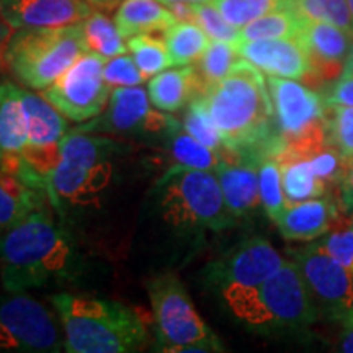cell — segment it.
Segmentation results:
<instances>
[{
  "mask_svg": "<svg viewBox=\"0 0 353 353\" xmlns=\"http://www.w3.org/2000/svg\"><path fill=\"white\" fill-rule=\"evenodd\" d=\"M51 208V203L39 206L0 239V281L7 293H25L81 276L83 259L77 242Z\"/></svg>",
  "mask_w": 353,
  "mask_h": 353,
  "instance_id": "cell-1",
  "label": "cell"
},
{
  "mask_svg": "<svg viewBox=\"0 0 353 353\" xmlns=\"http://www.w3.org/2000/svg\"><path fill=\"white\" fill-rule=\"evenodd\" d=\"M198 99L213 118L226 149L263 159L275 157L283 145L262 70L242 57L226 77L206 85Z\"/></svg>",
  "mask_w": 353,
  "mask_h": 353,
  "instance_id": "cell-2",
  "label": "cell"
},
{
  "mask_svg": "<svg viewBox=\"0 0 353 353\" xmlns=\"http://www.w3.org/2000/svg\"><path fill=\"white\" fill-rule=\"evenodd\" d=\"M151 216L156 228L174 242L192 249L208 232L232 228L236 218L228 210L214 172L170 167L151 192Z\"/></svg>",
  "mask_w": 353,
  "mask_h": 353,
  "instance_id": "cell-3",
  "label": "cell"
},
{
  "mask_svg": "<svg viewBox=\"0 0 353 353\" xmlns=\"http://www.w3.org/2000/svg\"><path fill=\"white\" fill-rule=\"evenodd\" d=\"M64 330V352L131 353L148 343L144 322L125 304L61 293L50 298Z\"/></svg>",
  "mask_w": 353,
  "mask_h": 353,
  "instance_id": "cell-4",
  "label": "cell"
},
{
  "mask_svg": "<svg viewBox=\"0 0 353 353\" xmlns=\"http://www.w3.org/2000/svg\"><path fill=\"white\" fill-rule=\"evenodd\" d=\"M123 148L113 139L97 138L90 132L74 131L59 143V162L48 176V196L52 210L64 216L95 203L113 176V156Z\"/></svg>",
  "mask_w": 353,
  "mask_h": 353,
  "instance_id": "cell-5",
  "label": "cell"
},
{
  "mask_svg": "<svg viewBox=\"0 0 353 353\" xmlns=\"http://www.w3.org/2000/svg\"><path fill=\"white\" fill-rule=\"evenodd\" d=\"M223 301L237 321L260 332L301 330L319 316L293 260H286L262 285L237 291Z\"/></svg>",
  "mask_w": 353,
  "mask_h": 353,
  "instance_id": "cell-6",
  "label": "cell"
},
{
  "mask_svg": "<svg viewBox=\"0 0 353 353\" xmlns=\"http://www.w3.org/2000/svg\"><path fill=\"white\" fill-rule=\"evenodd\" d=\"M87 51L82 23L17 30L7 50V69L32 90H46Z\"/></svg>",
  "mask_w": 353,
  "mask_h": 353,
  "instance_id": "cell-7",
  "label": "cell"
},
{
  "mask_svg": "<svg viewBox=\"0 0 353 353\" xmlns=\"http://www.w3.org/2000/svg\"><path fill=\"white\" fill-rule=\"evenodd\" d=\"M156 321V352H223L224 347L193 306L174 272H161L148 281Z\"/></svg>",
  "mask_w": 353,
  "mask_h": 353,
  "instance_id": "cell-8",
  "label": "cell"
},
{
  "mask_svg": "<svg viewBox=\"0 0 353 353\" xmlns=\"http://www.w3.org/2000/svg\"><path fill=\"white\" fill-rule=\"evenodd\" d=\"M65 347L61 319L25 293L0 296V352L57 353Z\"/></svg>",
  "mask_w": 353,
  "mask_h": 353,
  "instance_id": "cell-9",
  "label": "cell"
},
{
  "mask_svg": "<svg viewBox=\"0 0 353 353\" xmlns=\"http://www.w3.org/2000/svg\"><path fill=\"white\" fill-rule=\"evenodd\" d=\"M317 311L329 319L353 325V276L330 255L322 242L311 241L307 245L291 250Z\"/></svg>",
  "mask_w": 353,
  "mask_h": 353,
  "instance_id": "cell-10",
  "label": "cell"
},
{
  "mask_svg": "<svg viewBox=\"0 0 353 353\" xmlns=\"http://www.w3.org/2000/svg\"><path fill=\"white\" fill-rule=\"evenodd\" d=\"M180 128L182 125L170 113L152 110L148 90L138 85L114 87L107 110L88 125L79 126L77 131L169 141Z\"/></svg>",
  "mask_w": 353,
  "mask_h": 353,
  "instance_id": "cell-11",
  "label": "cell"
},
{
  "mask_svg": "<svg viewBox=\"0 0 353 353\" xmlns=\"http://www.w3.org/2000/svg\"><path fill=\"white\" fill-rule=\"evenodd\" d=\"M105 63V57L87 51L41 95L70 121L94 120L103 113L112 94L103 77Z\"/></svg>",
  "mask_w": 353,
  "mask_h": 353,
  "instance_id": "cell-12",
  "label": "cell"
},
{
  "mask_svg": "<svg viewBox=\"0 0 353 353\" xmlns=\"http://www.w3.org/2000/svg\"><path fill=\"white\" fill-rule=\"evenodd\" d=\"M285 262L267 239L252 237L210 263L205 270V280L218 291L221 299H224L237 291L262 285L275 275Z\"/></svg>",
  "mask_w": 353,
  "mask_h": 353,
  "instance_id": "cell-13",
  "label": "cell"
},
{
  "mask_svg": "<svg viewBox=\"0 0 353 353\" xmlns=\"http://www.w3.org/2000/svg\"><path fill=\"white\" fill-rule=\"evenodd\" d=\"M267 85L273 105L275 130L283 144L324 121L325 100L296 79L268 76Z\"/></svg>",
  "mask_w": 353,
  "mask_h": 353,
  "instance_id": "cell-14",
  "label": "cell"
},
{
  "mask_svg": "<svg viewBox=\"0 0 353 353\" xmlns=\"http://www.w3.org/2000/svg\"><path fill=\"white\" fill-rule=\"evenodd\" d=\"M309 59L304 79L312 83L337 81L343 74L352 50L353 33L324 21H304L296 37Z\"/></svg>",
  "mask_w": 353,
  "mask_h": 353,
  "instance_id": "cell-15",
  "label": "cell"
},
{
  "mask_svg": "<svg viewBox=\"0 0 353 353\" xmlns=\"http://www.w3.org/2000/svg\"><path fill=\"white\" fill-rule=\"evenodd\" d=\"M259 164L260 159L250 154L234 152L226 149L221 154V162L214 170L228 210L236 219L245 218L259 208Z\"/></svg>",
  "mask_w": 353,
  "mask_h": 353,
  "instance_id": "cell-16",
  "label": "cell"
},
{
  "mask_svg": "<svg viewBox=\"0 0 353 353\" xmlns=\"http://www.w3.org/2000/svg\"><path fill=\"white\" fill-rule=\"evenodd\" d=\"M0 12L15 30L81 23L94 12L88 0H0Z\"/></svg>",
  "mask_w": 353,
  "mask_h": 353,
  "instance_id": "cell-17",
  "label": "cell"
},
{
  "mask_svg": "<svg viewBox=\"0 0 353 353\" xmlns=\"http://www.w3.org/2000/svg\"><path fill=\"white\" fill-rule=\"evenodd\" d=\"M242 59L273 77L304 79L309 59L298 38L259 39L236 44Z\"/></svg>",
  "mask_w": 353,
  "mask_h": 353,
  "instance_id": "cell-18",
  "label": "cell"
},
{
  "mask_svg": "<svg viewBox=\"0 0 353 353\" xmlns=\"http://www.w3.org/2000/svg\"><path fill=\"white\" fill-rule=\"evenodd\" d=\"M339 213L337 203L330 198H312L288 203L275 224L286 241L311 242L329 232Z\"/></svg>",
  "mask_w": 353,
  "mask_h": 353,
  "instance_id": "cell-19",
  "label": "cell"
},
{
  "mask_svg": "<svg viewBox=\"0 0 353 353\" xmlns=\"http://www.w3.org/2000/svg\"><path fill=\"white\" fill-rule=\"evenodd\" d=\"M200 74L192 65H174L149 79L148 95L151 103L161 112L174 113L187 107L205 90Z\"/></svg>",
  "mask_w": 353,
  "mask_h": 353,
  "instance_id": "cell-20",
  "label": "cell"
},
{
  "mask_svg": "<svg viewBox=\"0 0 353 353\" xmlns=\"http://www.w3.org/2000/svg\"><path fill=\"white\" fill-rule=\"evenodd\" d=\"M23 90L7 79L0 81V156L21 154L28 144Z\"/></svg>",
  "mask_w": 353,
  "mask_h": 353,
  "instance_id": "cell-21",
  "label": "cell"
},
{
  "mask_svg": "<svg viewBox=\"0 0 353 353\" xmlns=\"http://www.w3.org/2000/svg\"><path fill=\"white\" fill-rule=\"evenodd\" d=\"M275 159L280 164L286 203L312 200L329 193L330 187L317 176L307 154H296L281 148Z\"/></svg>",
  "mask_w": 353,
  "mask_h": 353,
  "instance_id": "cell-22",
  "label": "cell"
},
{
  "mask_svg": "<svg viewBox=\"0 0 353 353\" xmlns=\"http://www.w3.org/2000/svg\"><path fill=\"white\" fill-rule=\"evenodd\" d=\"M175 15L159 0H121L114 15V23L123 38L143 33H165L176 23Z\"/></svg>",
  "mask_w": 353,
  "mask_h": 353,
  "instance_id": "cell-23",
  "label": "cell"
},
{
  "mask_svg": "<svg viewBox=\"0 0 353 353\" xmlns=\"http://www.w3.org/2000/svg\"><path fill=\"white\" fill-rule=\"evenodd\" d=\"M48 203V193L28 187L15 175L0 169V239L32 211Z\"/></svg>",
  "mask_w": 353,
  "mask_h": 353,
  "instance_id": "cell-24",
  "label": "cell"
},
{
  "mask_svg": "<svg viewBox=\"0 0 353 353\" xmlns=\"http://www.w3.org/2000/svg\"><path fill=\"white\" fill-rule=\"evenodd\" d=\"M26 120H28V144L26 148H43L57 144L68 134L69 125L43 95L23 90Z\"/></svg>",
  "mask_w": 353,
  "mask_h": 353,
  "instance_id": "cell-25",
  "label": "cell"
},
{
  "mask_svg": "<svg viewBox=\"0 0 353 353\" xmlns=\"http://www.w3.org/2000/svg\"><path fill=\"white\" fill-rule=\"evenodd\" d=\"M172 65H188L200 59L210 44V37L195 21H176L164 33Z\"/></svg>",
  "mask_w": 353,
  "mask_h": 353,
  "instance_id": "cell-26",
  "label": "cell"
},
{
  "mask_svg": "<svg viewBox=\"0 0 353 353\" xmlns=\"http://www.w3.org/2000/svg\"><path fill=\"white\" fill-rule=\"evenodd\" d=\"M303 23L304 21L296 13L290 10L288 7L281 6L276 10L265 13L260 19L242 26L239 43L259 41V39L296 38Z\"/></svg>",
  "mask_w": 353,
  "mask_h": 353,
  "instance_id": "cell-27",
  "label": "cell"
},
{
  "mask_svg": "<svg viewBox=\"0 0 353 353\" xmlns=\"http://www.w3.org/2000/svg\"><path fill=\"white\" fill-rule=\"evenodd\" d=\"M82 23L83 39L88 51L97 52L105 59L126 54L128 44L118 32V26L105 13L92 12Z\"/></svg>",
  "mask_w": 353,
  "mask_h": 353,
  "instance_id": "cell-28",
  "label": "cell"
},
{
  "mask_svg": "<svg viewBox=\"0 0 353 353\" xmlns=\"http://www.w3.org/2000/svg\"><path fill=\"white\" fill-rule=\"evenodd\" d=\"M169 151L174 161L172 167L214 172L221 162V154L193 138L183 126L169 139Z\"/></svg>",
  "mask_w": 353,
  "mask_h": 353,
  "instance_id": "cell-29",
  "label": "cell"
},
{
  "mask_svg": "<svg viewBox=\"0 0 353 353\" xmlns=\"http://www.w3.org/2000/svg\"><path fill=\"white\" fill-rule=\"evenodd\" d=\"M281 6L293 10L303 21H324L353 33V17L347 0H288Z\"/></svg>",
  "mask_w": 353,
  "mask_h": 353,
  "instance_id": "cell-30",
  "label": "cell"
},
{
  "mask_svg": "<svg viewBox=\"0 0 353 353\" xmlns=\"http://www.w3.org/2000/svg\"><path fill=\"white\" fill-rule=\"evenodd\" d=\"M128 50L143 76L151 79L162 70L172 68V59L167 50L165 39L152 37V33L136 34L128 38Z\"/></svg>",
  "mask_w": 353,
  "mask_h": 353,
  "instance_id": "cell-31",
  "label": "cell"
},
{
  "mask_svg": "<svg viewBox=\"0 0 353 353\" xmlns=\"http://www.w3.org/2000/svg\"><path fill=\"white\" fill-rule=\"evenodd\" d=\"M260 203L268 218L276 223L286 208V196L281 183L280 164L275 157H263L259 164Z\"/></svg>",
  "mask_w": 353,
  "mask_h": 353,
  "instance_id": "cell-32",
  "label": "cell"
},
{
  "mask_svg": "<svg viewBox=\"0 0 353 353\" xmlns=\"http://www.w3.org/2000/svg\"><path fill=\"white\" fill-rule=\"evenodd\" d=\"M241 61L237 46L231 43L214 41L211 39L206 51L198 59V74L205 85L214 83L228 76L234 69V65Z\"/></svg>",
  "mask_w": 353,
  "mask_h": 353,
  "instance_id": "cell-33",
  "label": "cell"
},
{
  "mask_svg": "<svg viewBox=\"0 0 353 353\" xmlns=\"http://www.w3.org/2000/svg\"><path fill=\"white\" fill-rule=\"evenodd\" d=\"M183 130L192 134L193 138L200 141L205 145L213 149V151L223 154L226 151V145H224L223 136L218 128H216L213 118L208 113V110L205 108L203 101L195 97L190 103L187 105L183 117Z\"/></svg>",
  "mask_w": 353,
  "mask_h": 353,
  "instance_id": "cell-34",
  "label": "cell"
},
{
  "mask_svg": "<svg viewBox=\"0 0 353 353\" xmlns=\"http://www.w3.org/2000/svg\"><path fill=\"white\" fill-rule=\"evenodd\" d=\"M321 242L325 250L353 276V216L342 210Z\"/></svg>",
  "mask_w": 353,
  "mask_h": 353,
  "instance_id": "cell-35",
  "label": "cell"
},
{
  "mask_svg": "<svg viewBox=\"0 0 353 353\" xmlns=\"http://www.w3.org/2000/svg\"><path fill=\"white\" fill-rule=\"evenodd\" d=\"M324 120L330 143L343 157L353 156V107L325 103Z\"/></svg>",
  "mask_w": 353,
  "mask_h": 353,
  "instance_id": "cell-36",
  "label": "cell"
},
{
  "mask_svg": "<svg viewBox=\"0 0 353 353\" xmlns=\"http://www.w3.org/2000/svg\"><path fill=\"white\" fill-rule=\"evenodd\" d=\"M213 6L229 23L242 28L250 21L260 19L265 13L281 7L280 0H213Z\"/></svg>",
  "mask_w": 353,
  "mask_h": 353,
  "instance_id": "cell-37",
  "label": "cell"
},
{
  "mask_svg": "<svg viewBox=\"0 0 353 353\" xmlns=\"http://www.w3.org/2000/svg\"><path fill=\"white\" fill-rule=\"evenodd\" d=\"M193 21L203 28V32L208 34L210 39L214 41H224L237 44L241 39V30L229 23L221 15V12L213 6V2L198 3L193 12Z\"/></svg>",
  "mask_w": 353,
  "mask_h": 353,
  "instance_id": "cell-38",
  "label": "cell"
},
{
  "mask_svg": "<svg viewBox=\"0 0 353 353\" xmlns=\"http://www.w3.org/2000/svg\"><path fill=\"white\" fill-rule=\"evenodd\" d=\"M103 77L110 87H138L145 81L132 56L120 54L107 59Z\"/></svg>",
  "mask_w": 353,
  "mask_h": 353,
  "instance_id": "cell-39",
  "label": "cell"
},
{
  "mask_svg": "<svg viewBox=\"0 0 353 353\" xmlns=\"http://www.w3.org/2000/svg\"><path fill=\"white\" fill-rule=\"evenodd\" d=\"M325 103H339L353 107V74L343 72L330 88Z\"/></svg>",
  "mask_w": 353,
  "mask_h": 353,
  "instance_id": "cell-40",
  "label": "cell"
},
{
  "mask_svg": "<svg viewBox=\"0 0 353 353\" xmlns=\"http://www.w3.org/2000/svg\"><path fill=\"white\" fill-rule=\"evenodd\" d=\"M341 206L342 210L353 216V156L345 157V167L341 179Z\"/></svg>",
  "mask_w": 353,
  "mask_h": 353,
  "instance_id": "cell-41",
  "label": "cell"
},
{
  "mask_svg": "<svg viewBox=\"0 0 353 353\" xmlns=\"http://www.w3.org/2000/svg\"><path fill=\"white\" fill-rule=\"evenodd\" d=\"M17 30L8 23L6 20V17L2 15L0 12V72L7 70V50H8V44L12 41V37L15 34Z\"/></svg>",
  "mask_w": 353,
  "mask_h": 353,
  "instance_id": "cell-42",
  "label": "cell"
},
{
  "mask_svg": "<svg viewBox=\"0 0 353 353\" xmlns=\"http://www.w3.org/2000/svg\"><path fill=\"white\" fill-rule=\"evenodd\" d=\"M342 350L343 352H353V325H352V327H348L345 337H343Z\"/></svg>",
  "mask_w": 353,
  "mask_h": 353,
  "instance_id": "cell-43",
  "label": "cell"
},
{
  "mask_svg": "<svg viewBox=\"0 0 353 353\" xmlns=\"http://www.w3.org/2000/svg\"><path fill=\"white\" fill-rule=\"evenodd\" d=\"M159 2H162L164 6H174V3H192V6H198V3H208V2H213V0H159Z\"/></svg>",
  "mask_w": 353,
  "mask_h": 353,
  "instance_id": "cell-44",
  "label": "cell"
},
{
  "mask_svg": "<svg viewBox=\"0 0 353 353\" xmlns=\"http://www.w3.org/2000/svg\"><path fill=\"white\" fill-rule=\"evenodd\" d=\"M343 72L353 74V41H352V50H350V54H348V59L345 63V69H343Z\"/></svg>",
  "mask_w": 353,
  "mask_h": 353,
  "instance_id": "cell-45",
  "label": "cell"
},
{
  "mask_svg": "<svg viewBox=\"0 0 353 353\" xmlns=\"http://www.w3.org/2000/svg\"><path fill=\"white\" fill-rule=\"evenodd\" d=\"M92 6H110V3L117 2V0H88Z\"/></svg>",
  "mask_w": 353,
  "mask_h": 353,
  "instance_id": "cell-46",
  "label": "cell"
},
{
  "mask_svg": "<svg viewBox=\"0 0 353 353\" xmlns=\"http://www.w3.org/2000/svg\"><path fill=\"white\" fill-rule=\"evenodd\" d=\"M347 3H348V8H350V12H352V17H353V0H347Z\"/></svg>",
  "mask_w": 353,
  "mask_h": 353,
  "instance_id": "cell-47",
  "label": "cell"
},
{
  "mask_svg": "<svg viewBox=\"0 0 353 353\" xmlns=\"http://www.w3.org/2000/svg\"><path fill=\"white\" fill-rule=\"evenodd\" d=\"M280 2H281V3H283V2H288V0H280Z\"/></svg>",
  "mask_w": 353,
  "mask_h": 353,
  "instance_id": "cell-48",
  "label": "cell"
}]
</instances>
